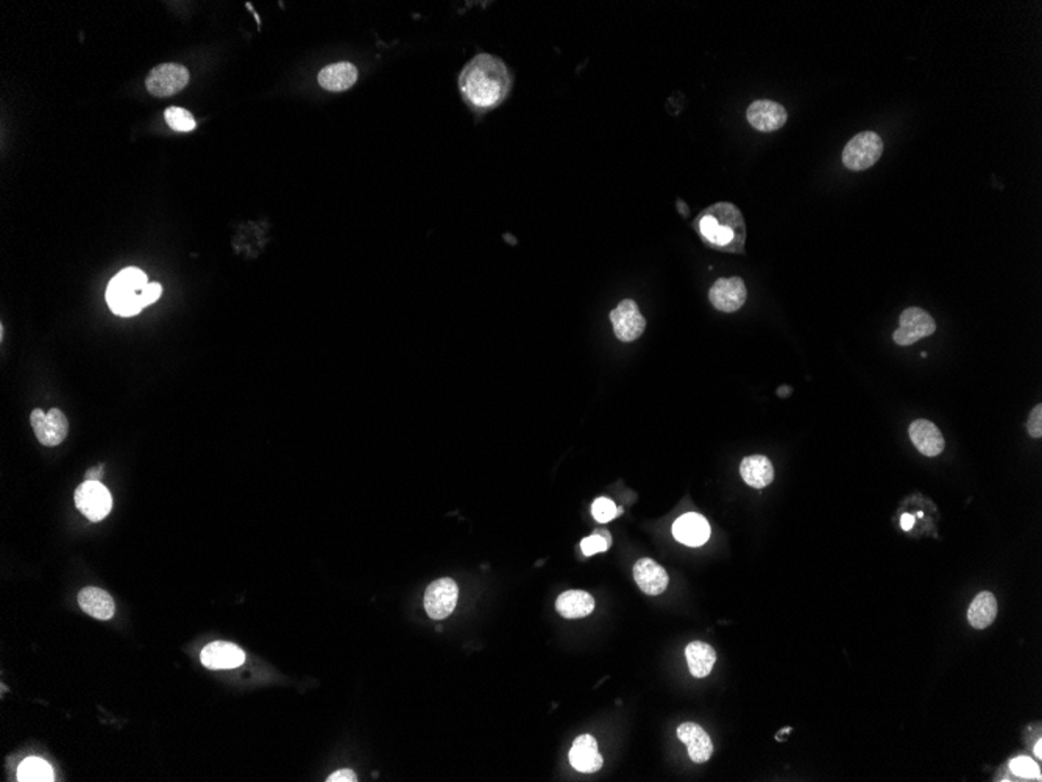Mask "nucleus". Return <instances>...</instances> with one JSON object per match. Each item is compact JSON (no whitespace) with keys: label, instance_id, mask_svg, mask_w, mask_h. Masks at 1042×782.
<instances>
[{"label":"nucleus","instance_id":"f257e3e1","mask_svg":"<svg viewBox=\"0 0 1042 782\" xmlns=\"http://www.w3.org/2000/svg\"><path fill=\"white\" fill-rule=\"evenodd\" d=\"M458 85L462 99L473 112H490L511 94V71L498 57L479 53L462 69Z\"/></svg>","mask_w":1042,"mask_h":782},{"label":"nucleus","instance_id":"1a4fd4ad","mask_svg":"<svg viewBox=\"0 0 1042 782\" xmlns=\"http://www.w3.org/2000/svg\"><path fill=\"white\" fill-rule=\"evenodd\" d=\"M610 322L616 337L621 342L637 341L646 329V319L640 313L638 305L630 298L621 300L614 311H610Z\"/></svg>","mask_w":1042,"mask_h":782},{"label":"nucleus","instance_id":"2f4dec72","mask_svg":"<svg viewBox=\"0 0 1042 782\" xmlns=\"http://www.w3.org/2000/svg\"><path fill=\"white\" fill-rule=\"evenodd\" d=\"M327 781H328V782H356V781H358V776H356V773H354V771H351V770L343 769V770H339V771H336V773H333V775H329L328 779H327Z\"/></svg>","mask_w":1042,"mask_h":782},{"label":"nucleus","instance_id":"f8f14e48","mask_svg":"<svg viewBox=\"0 0 1042 782\" xmlns=\"http://www.w3.org/2000/svg\"><path fill=\"white\" fill-rule=\"evenodd\" d=\"M746 119L755 130L771 133L787 124L788 112L783 105L773 100H755L747 108Z\"/></svg>","mask_w":1042,"mask_h":782},{"label":"nucleus","instance_id":"4468645a","mask_svg":"<svg viewBox=\"0 0 1042 782\" xmlns=\"http://www.w3.org/2000/svg\"><path fill=\"white\" fill-rule=\"evenodd\" d=\"M908 434L913 445L918 448L921 454L929 458H935L938 454L943 453L946 448L943 434L933 422L918 419L911 423Z\"/></svg>","mask_w":1042,"mask_h":782},{"label":"nucleus","instance_id":"bb28decb","mask_svg":"<svg viewBox=\"0 0 1042 782\" xmlns=\"http://www.w3.org/2000/svg\"><path fill=\"white\" fill-rule=\"evenodd\" d=\"M610 546H612V536L606 530H598L589 538L581 540V548H583L585 556H593L597 553L607 552Z\"/></svg>","mask_w":1042,"mask_h":782},{"label":"nucleus","instance_id":"ddd939ff","mask_svg":"<svg viewBox=\"0 0 1042 782\" xmlns=\"http://www.w3.org/2000/svg\"><path fill=\"white\" fill-rule=\"evenodd\" d=\"M200 659L210 670H227L241 667L245 662V653L237 645L217 640L205 647Z\"/></svg>","mask_w":1042,"mask_h":782},{"label":"nucleus","instance_id":"423d86ee","mask_svg":"<svg viewBox=\"0 0 1042 782\" xmlns=\"http://www.w3.org/2000/svg\"><path fill=\"white\" fill-rule=\"evenodd\" d=\"M937 331V323L933 317L918 306L905 309L899 319V329L894 331L892 339L902 347L913 345L915 342L924 339Z\"/></svg>","mask_w":1042,"mask_h":782},{"label":"nucleus","instance_id":"412c9836","mask_svg":"<svg viewBox=\"0 0 1042 782\" xmlns=\"http://www.w3.org/2000/svg\"><path fill=\"white\" fill-rule=\"evenodd\" d=\"M740 474L747 486L763 489L773 483L774 467L767 456L753 454L741 461Z\"/></svg>","mask_w":1042,"mask_h":782},{"label":"nucleus","instance_id":"0eeeda50","mask_svg":"<svg viewBox=\"0 0 1042 782\" xmlns=\"http://www.w3.org/2000/svg\"><path fill=\"white\" fill-rule=\"evenodd\" d=\"M30 423L38 441L46 447H57L66 439L69 433L67 417L58 408L50 409L49 413H44L42 409H35L30 415Z\"/></svg>","mask_w":1042,"mask_h":782},{"label":"nucleus","instance_id":"cd10ccee","mask_svg":"<svg viewBox=\"0 0 1042 782\" xmlns=\"http://www.w3.org/2000/svg\"><path fill=\"white\" fill-rule=\"evenodd\" d=\"M591 514H593V517L599 523H609L610 520H614L620 514H623V509L621 507H616L615 503L612 499L601 497V499H597L593 501Z\"/></svg>","mask_w":1042,"mask_h":782},{"label":"nucleus","instance_id":"f704fd0d","mask_svg":"<svg viewBox=\"0 0 1042 782\" xmlns=\"http://www.w3.org/2000/svg\"><path fill=\"white\" fill-rule=\"evenodd\" d=\"M1035 756L1038 757V759H1041V757H1042V742H1041V740H1038V742H1036Z\"/></svg>","mask_w":1042,"mask_h":782},{"label":"nucleus","instance_id":"72a5a7b5","mask_svg":"<svg viewBox=\"0 0 1042 782\" xmlns=\"http://www.w3.org/2000/svg\"><path fill=\"white\" fill-rule=\"evenodd\" d=\"M913 525H915V517L910 515V514H904V515L900 517V526H902V530H904V531H910L911 528H913Z\"/></svg>","mask_w":1042,"mask_h":782},{"label":"nucleus","instance_id":"b1692460","mask_svg":"<svg viewBox=\"0 0 1042 782\" xmlns=\"http://www.w3.org/2000/svg\"><path fill=\"white\" fill-rule=\"evenodd\" d=\"M996 597L991 592H980L968 609V620L976 630L988 628L997 617Z\"/></svg>","mask_w":1042,"mask_h":782},{"label":"nucleus","instance_id":"9d476101","mask_svg":"<svg viewBox=\"0 0 1042 782\" xmlns=\"http://www.w3.org/2000/svg\"><path fill=\"white\" fill-rule=\"evenodd\" d=\"M459 599V587L452 578H440L428 585L425 609L433 620L448 617Z\"/></svg>","mask_w":1042,"mask_h":782},{"label":"nucleus","instance_id":"f3484780","mask_svg":"<svg viewBox=\"0 0 1042 782\" xmlns=\"http://www.w3.org/2000/svg\"><path fill=\"white\" fill-rule=\"evenodd\" d=\"M677 737L689 748V756L693 763H704L714 755V743L707 732L699 724H683L677 728Z\"/></svg>","mask_w":1042,"mask_h":782},{"label":"nucleus","instance_id":"f03ea898","mask_svg":"<svg viewBox=\"0 0 1042 782\" xmlns=\"http://www.w3.org/2000/svg\"><path fill=\"white\" fill-rule=\"evenodd\" d=\"M696 233L707 247L729 253H745L746 224L734 204L720 202L702 211L695 221Z\"/></svg>","mask_w":1042,"mask_h":782},{"label":"nucleus","instance_id":"7c9ffc66","mask_svg":"<svg viewBox=\"0 0 1042 782\" xmlns=\"http://www.w3.org/2000/svg\"><path fill=\"white\" fill-rule=\"evenodd\" d=\"M163 296V286L159 283H149L145 286L144 292H143V305L147 308L151 303L157 302L159 297Z\"/></svg>","mask_w":1042,"mask_h":782},{"label":"nucleus","instance_id":"4be33fe9","mask_svg":"<svg viewBox=\"0 0 1042 782\" xmlns=\"http://www.w3.org/2000/svg\"><path fill=\"white\" fill-rule=\"evenodd\" d=\"M556 609L564 618H583L595 609V600L589 592L567 591L556 601Z\"/></svg>","mask_w":1042,"mask_h":782},{"label":"nucleus","instance_id":"2eb2a0df","mask_svg":"<svg viewBox=\"0 0 1042 782\" xmlns=\"http://www.w3.org/2000/svg\"><path fill=\"white\" fill-rule=\"evenodd\" d=\"M710 525L701 514H683L673 525V536L683 546H701L710 538Z\"/></svg>","mask_w":1042,"mask_h":782},{"label":"nucleus","instance_id":"6e6552de","mask_svg":"<svg viewBox=\"0 0 1042 782\" xmlns=\"http://www.w3.org/2000/svg\"><path fill=\"white\" fill-rule=\"evenodd\" d=\"M188 83H189V71L181 65H174V63L153 67L149 77L145 80L147 89L155 97H171L174 94L184 89V86Z\"/></svg>","mask_w":1042,"mask_h":782},{"label":"nucleus","instance_id":"5701e85b","mask_svg":"<svg viewBox=\"0 0 1042 782\" xmlns=\"http://www.w3.org/2000/svg\"><path fill=\"white\" fill-rule=\"evenodd\" d=\"M685 658L689 662L690 673L695 677H706L712 673L716 662V651L706 642H691L685 648Z\"/></svg>","mask_w":1042,"mask_h":782},{"label":"nucleus","instance_id":"a211bd4d","mask_svg":"<svg viewBox=\"0 0 1042 782\" xmlns=\"http://www.w3.org/2000/svg\"><path fill=\"white\" fill-rule=\"evenodd\" d=\"M570 763L581 773H597L603 767V756L598 751L595 737L583 734L577 737L570 749Z\"/></svg>","mask_w":1042,"mask_h":782},{"label":"nucleus","instance_id":"c756f323","mask_svg":"<svg viewBox=\"0 0 1042 782\" xmlns=\"http://www.w3.org/2000/svg\"><path fill=\"white\" fill-rule=\"evenodd\" d=\"M1027 430L1031 437L1039 439L1042 436V406L1038 405L1031 414H1030L1029 423H1027Z\"/></svg>","mask_w":1042,"mask_h":782},{"label":"nucleus","instance_id":"39448f33","mask_svg":"<svg viewBox=\"0 0 1042 782\" xmlns=\"http://www.w3.org/2000/svg\"><path fill=\"white\" fill-rule=\"evenodd\" d=\"M75 507L89 522H102L112 513V492L100 481H83L73 495Z\"/></svg>","mask_w":1042,"mask_h":782},{"label":"nucleus","instance_id":"9b49d317","mask_svg":"<svg viewBox=\"0 0 1042 782\" xmlns=\"http://www.w3.org/2000/svg\"><path fill=\"white\" fill-rule=\"evenodd\" d=\"M708 298L722 313H735L746 303V284L740 276L720 278L708 290Z\"/></svg>","mask_w":1042,"mask_h":782},{"label":"nucleus","instance_id":"dca6fc26","mask_svg":"<svg viewBox=\"0 0 1042 782\" xmlns=\"http://www.w3.org/2000/svg\"><path fill=\"white\" fill-rule=\"evenodd\" d=\"M634 579L646 595H660L667 591L668 573L654 559H638L634 566Z\"/></svg>","mask_w":1042,"mask_h":782},{"label":"nucleus","instance_id":"20e7f679","mask_svg":"<svg viewBox=\"0 0 1042 782\" xmlns=\"http://www.w3.org/2000/svg\"><path fill=\"white\" fill-rule=\"evenodd\" d=\"M884 139L876 132H861L853 136L843 151V165L849 171L869 169L884 155Z\"/></svg>","mask_w":1042,"mask_h":782},{"label":"nucleus","instance_id":"7ed1b4c3","mask_svg":"<svg viewBox=\"0 0 1042 782\" xmlns=\"http://www.w3.org/2000/svg\"><path fill=\"white\" fill-rule=\"evenodd\" d=\"M147 284V275L138 267H127L119 272L106 290V302L112 313L122 317L139 314L144 309L141 297Z\"/></svg>","mask_w":1042,"mask_h":782},{"label":"nucleus","instance_id":"6ab92c4d","mask_svg":"<svg viewBox=\"0 0 1042 782\" xmlns=\"http://www.w3.org/2000/svg\"><path fill=\"white\" fill-rule=\"evenodd\" d=\"M358 81V67L342 61L323 67L319 74V85L331 92L347 91Z\"/></svg>","mask_w":1042,"mask_h":782},{"label":"nucleus","instance_id":"393cba45","mask_svg":"<svg viewBox=\"0 0 1042 782\" xmlns=\"http://www.w3.org/2000/svg\"><path fill=\"white\" fill-rule=\"evenodd\" d=\"M20 782H52L53 770L44 759L28 757L18 770Z\"/></svg>","mask_w":1042,"mask_h":782},{"label":"nucleus","instance_id":"c85d7f7f","mask_svg":"<svg viewBox=\"0 0 1042 782\" xmlns=\"http://www.w3.org/2000/svg\"><path fill=\"white\" fill-rule=\"evenodd\" d=\"M1009 769H1011V771L1015 775L1021 776V778H1029V779L1035 778L1038 781H1041L1039 765L1033 763V759H1030V757H1016V759H1013L1009 763Z\"/></svg>","mask_w":1042,"mask_h":782},{"label":"nucleus","instance_id":"a878e982","mask_svg":"<svg viewBox=\"0 0 1042 782\" xmlns=\"http://www.w3.org/2000/svg\"><path fill=\"white\" fill-rule=\"evenodd\" d=\"M166 122L177 132H190L196 128V119L188 110L180 106H171L165 112Z\"/></svg>","mask_w":1042,"mask_h":782},{"label":"nucleus","instance_id":"aec40b11","mask_svg":"<svg viewBox=\"0 0 1042 782\" xmlns=\"http://www.w3.org/2000/svg\"><path fill=\"white\" fill-rule=\"evenodd\" d=\"M79 605L88 616L97 620H110L116 611L112 595L99 587L81 589L79 593Z\"/></svg>","mask_w":1042,"mask_h":782},{"label":"nucleus","instance_id":"473e14b6","mask_svg":"<svg viewBox=\"0 0 1042 782\" xmlns=\"http://www.w3.org/2000/svg\"><path fill=\"white\" fill-rule=\"evenodd\" d=\"M104 470H105V467H104V464H100V466L92 467V468H89V470H88V472H86L85 481H100V480H102V478H104Z\"/></svg>","mask_w":1042,"mask_h":782}]
</instances>
